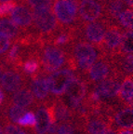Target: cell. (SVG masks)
<instances>
[{
	"mask_svg": "<svg viewBox=\"0 0 133 134\" xmlns=\"http://www.w3.org/2000/svg\"><path fill=\"white\" fill-rule=\"evenodd\" d=\"M117 134H133V130H117Z\"/></svg>",
	"mask_w": 133,
	"mask_h": 134,
	"instance_id": "836d02e7",
	"label": "cell"
},
{
	"mask_svg": "<svg viewBox=\"0 0 133 134\" xmlns=\"http://www.w3.org/2000/svg\"><path fill=\"white\" fill-rule=\"evenodd\" d=\"M119 54H133V31L125 30L121 40Z\"/></svg>",
	"mask_w": 133,
	"mask_h": 134,
	"instance_id": "d4e9b609",
	"label": "cell"
},
{
	"mask_svg": "<svg viewBox=\"0 0 133 134\" xmlns=\"http://www.w3.org/2000/svg\"><path fill=\"white\" fill-rule=\"evenodd\" d=\"M29 7L31 9H52L54 0H17Z\"/></svg>",
	"mask_w": 133,
	"mask_h": 134,
	"instance_id": "484cf974",
	"label": "cell"
},
{
	"mask_svg": "<svg viewBox=\"0 0 133 134\" xmlns=\"http://www.w3.org/2000/svg\"><path fill=\"white\" fill-rule=\"evenodd\" d=\"M117 23L124 30L133 31V8H126L119 16Z\"/></svg>",
	"mask_w": 133,
	"mask_h": 134,
	"instance_id": "4316f807",
	"label": "cell"
},
{
	"mask_svg": "<svg viewBox=\"0 0 133 134\" xmlns=\"http://www.w3.org/2000/svg\"><path fill=\"white\" fill-rule=\"evenodd\" d=\"M11 21L23 32L29 33L34 31L33 10L28 6L18 3L10 14Z\"/></svg>",
	"mask_w": 133,
	"mask_h": 134,
	"instance_id": "5bb4252c",
	"label": "cell"
},
{
	"mask_svg": "<svg viewBox=\"0 0 133 134\" xmlns=\"http://www.w3.org/2000/svg\"><path fill=\"white\" fill-rule=\"evenodd\" d=\"M29 78L25 76L21 71L14 66H5L0 77V85L9 96L21 88L28 87Z\"/></svg>",
	"mask_w": 133,
	"mask_h": 134,
	"instance_id": "52a82bcc",
	"label": "cell"
},
{
	"mask_svg": "<svg viewBox=\"0 0 133 134\" xmlns=\"http://www.w3.org/2000/svg\"><path fill=\"white\" fill-rule=\"evenodd\" d=\"M35 123H36V117L35 115L32 111H28L23 115L18 121V125L21 126L23 128H35Z\"/></svg>",
	"mask_w": 133,
	"mask_h": 134,
	"instance_id": "83f0119b",
	"label": "cell"
},
{
	"mask_svg": "<svg viewBox=\"0 0 133 134\" xmlns=\"http://www.w3.org/2000/svg\"><path fill=\"white\" fill-rule=\"evenodd\" d=\"M103 134H117V131L114 129H109L108 130H106Z\"/></svg>",
	"mask_w": 133,
	"mask_h": 134,
	"instance_id": "d590c367",
	"label": "cell"
},
{
	"mask_svg": "<svg viewBox=\"0 0 133 134\" xmlns=\"http://www.w3.org/2000/svg\"><path fill=\"white\" fill-rule=\"evenodd\" d=\"M18 5L17 1H8V2L0 3V19H4L5 17L10 16L12 10Z\"/></svg>",
	"mask_w": 133,
	"mask_h": 134,
	"instance_id": "f546056e",
	"label": "cell"
},
{
	"mask_svg": "<svg viewBox=\"0 0 133 134\" xmlns=\"http://www.w3.org/2000/svg\"><path fill=\"white\" fill-rule=\"evenodd\" d=\"M121 80L119 76L113 75L103 81L93 85L96 91L98 92L102 100L105 103H114L119 100V92L121 88Z\"/></svg>",
	"mask_w": 133,
	"mask_h": 134,
	"instance_id": "7c38bea8",
	"label": "cell"
},
{
	"mask_svg": "<svg viewBox=\"0 0 133 134\" xmlns=\"http://www.w3.org/2000/svg\"><path fill=\"white\" fill-rule=\"evenodd\" d=\"M75 126L80 129L84 134H103L106 130L112 129L110 120L102 115H90L79 125Z\"/></svg>",
	"mask_w": 133,
	"mask_h": 134,
	"instance_id": "9a60e30c",
	"label": "cell"
},
{
	"mask_svg": "<svg viewBox=\"0 0 133 134\" xmlns=\"http://www.w3.org/2000/svg\"><path fill=\"white\" fill-rule=\"evenodd\" d=\"M76 76L75 71L63 68L57 72L52 73L48 76V84L49 88V93L51 94V98L58 99L63 96L66 90L67 86L72 80Z\"/></svg>",
	"mask_w": 133,
	"mask_h": 134,
	"instance_id": "ba28073f",
	"label": "cell"
},
{
	"mask_svg": "<svg viewBox=\"0 0 133 134\" xmlns=\"http://www.w3.org/2000/svg\"><path fill=\"white\" fill-rule=\"evenodd\" d=\"M114 75L124 79L127 76L133 77V54H117L112 57Z\"/></svg>",
	"mask_w": 133,
	"mask_h": 134,
	"instance_id": "e0dca14e",
	"label": "cell"
},
{
	"mask_svg": "<svg viewBox=\"0 0 133 134\" xmlns=\"http://www.w3.org/2000/svg\"><path fill=\"white\" fill-rule=\"evenodd\" d=\"M8 1H17V0H0V3H5V2H8Z\"/></svg>",
	"mask_w": 133,
	"mask_h": 134,
	"instance_id": "f35d334b",
	"label": "cell"
},
{
	"mask_svg": "<svg viewBox=\"0 0 133 134\" xmlns=\"http://www.w3.org/2000/svg\"><path fill=\"white\" fill-rule=\"evenodd\" d=\"M8 102L14 105H18L23 108H33L35 109L37 103L34 97L33 93L28 87L18 90L8 97Z\"/></svg>",
	"mask_w": 133,
	"mask_h": 134,
	"instance_id": "d6986e66",
	"label": "cell"
},
{
	"mask_svg": "<svg viewBox=\"0 0 133 134\" xmlns=\"http://www.w3.org/2000/svg\"><path fill=\"white\" fill-rule=\"evenodd\" d=\"M12 45V41L0 34V57H4Z\"/></svg>",
	"mask_w": 133,
	"mask_h": 134,
	"instance_id": "4dcf8cb0",
	"label": "cell"
},
{
	"mask_svg": "<svg viewBox=\"0 0 133 134\" xmlns=\"http://www.w3.org/2000/svg\"><path fill=\"white\" fill-rule=\"evenodd\" d=\"M99 2H102V3H105V0H97Z\"/></svg>",
	"mask_w": 133,
	"mask_h": 134,
	"instance_id": "ab89813d",
	"label": "cell"
},
{
	"mask_svg": "<svg viewBox=\"0 0 133 134\" xmlns=\"http://www.w3.org/2000/svg\"><path fill=\"white\" fill-rule=\"evenodd\" d=\"M78 16L81 23H90L104 18V3L97 0H78Z\"/></svg>",
	"mask_w": 133,
	"mask_h": 134,
	"instance_id": "8fae6325",
	"label": "cell"
},
{
	"mask_svg": "<svg viewBox=\"0 0 133 134\" xmlns=\"http://www.w3.org/2000/svg\"><path fill=\"white\" fill-rule=\"evenodd\" d=\"M7 123V120L5 118V116L2 115V112L0 114V134H4V129H3V125L5 126V124Z\"/></svg>",
	"mask_w": 133,
	"mask_h": 134,
	"instance_id": "1f68e13d",
	"label": "cell"
},
{
	"mask_svg": "<svg viewBox=\"0 0 133 134\" xmlns=\"http://www.w3.org/2000/svg\"><path fill=\"white\" fill-rule=\"evenodd\" d=\"M127 6L129 7V8H133V0H123Z\"/></svg>",
	"mask_w": 133,
	"mask_h": 134,
	"instance_id": "e575fe53",
	"label": "cell"
},
{
	"mask_svg": "<svg viewBox=\"0 0 133 134\" xmlns=\"http://www.w3.org/2000/svg\"><path fill=\"white\" fill-rule=\"evenodd\" d=\"M112 129L119 130H133V109L123 105L114 110L110 116Z\"/></svg>",
	"mask_w": 133,
	"mask_h": 134,
	"instance_id": "2e32d148",
	"label": "cell"
},
{
	"mask_svg": "<svg viewBox=\"0 0 133 134\" xmlns=\"http://www.w3.org/2000/svg\"><path fill=\"white\" fill-rule=\"evenodd\" d=\"M113 75H114V71L112 59L100 53L98 60L81 77L85 79V81L88 84V86L91 87L95 84L100 83L111 77Z\"/></svg>",
	"mask_w": 133,
	"mask_h": 134,
	"instance_id": "8992f818",
	"label": "cell"
},
{
	"mask_svg": "<svg viewBox=\"0 0 133 134\" xmlns=\"http://www.w3.org/2000/svg\"><path fill=\"white\" fill-rule=\"evenodd\" d=\"M34 31L45 42L48 41L60 29L52 9H32Z\"/></svg>",
	"mask_w": 133,
	"mask_h": 134,
	"instance_id": "3957f363",
	"label": "cell"
},
{
	"mask_svg": "<svg viewBox=\"0 0 133 134\" xmlns=\"http://www.w3.org/2000/svg\"><path fill=\"white\" fill-rule=\"evenodd\" d=\"M70 55L64 48L53 46L50 43L44 42L40 50L41 72L49 75L60 70L63 66H68Z\"/></svg>",
	"mask_w": 133,
	"mask_h": 134,
	"instance_id": "7a4b0ae2",
	"label": "cell"
},
{
	"mask_svg": "<svg viewBox=\"0 0 133 134\" xmlns=\"http://www.w3.org/2000/svg\"><path fill=\"white\" fill-rule=\"evenodd\" d=\"M125 9L126 4L123 0H108L104 3V18L117 23L120 14Z\"/></svg>",
	"mask_w": 133,
	"mask_h": 134,
	"instance_id": "44dd1931",
	"label": "cell"
},
{
	"mask_svg": "<svg viewBox=\"0 0 133 134\" xmlns=\"http://www.w3.org/2000/svg\"><path fill=\"white\" fill-rule=\"evenodd\" d=\"M125 30L119 26L117 23H113L108 26L106 30L103 43L99 50L101 54L108 56L110 58L119 54L122 36Z\"/></svg>",
	"mask_w": 133,
	"mask_h": 134,
	"instance_id": "9c48e42d",
	"label": "cell"
},
{
	"mask_svg": "<svg viewBox=\"0 0 133 134\" xmlns=\"http://www.w3.org/2000/svg\"><path fill=\"white\" fill-rule=\"evenodd\" d=\"M48 75L40 72L36 76L29 78L28 88L33 93L37 104L46 103L52 100L49 96V88L48 84Z\"/></svg>",
	"mask_w": 133,
	"mask_h": 134,
	"instance_id": "4fadbf2b",
	"label": "cell"
},
{
	"mask_svg": "<svg viewBox=\"0 0 133 134\" xmlns=\"http://www.w3.org/2000/svg\"><path fill=\"white\" fill-rule=\"evenodd\" d=\"M66 51L73 59L75 74L79 76H83L100 56L98 48L81 38L77 39Z\"/></svg>",
	"mask_w": 133,
	"mask_h": 134,
	"instance_id": "6da1fadb",
	"label": "cell"
},
{
	"mask_svg": "<svg viewBox=\"0 0 133 134\" xmlns=\"http://www.w3.org/2000/svg\"><path fill=\"white\" fill-rule=\"evenodd\" d=\"M106 1H108V0H105V2H106Z\"/></svg>",
	"mask_w": 133,
	"mask_h": 134,
	"instance_id": "60d3db41",
	"label": "cell"
},
{
	"mask_svg": "<svg viewBox=\"0 0 133 134\" xmlns=\"http://www.w3.org/2000/svg\"><path fill=\"white\" fill-rule=\"evenodd\" d=\"M78 7V0H54L52 9L60 27L72 28L81 24Z\"/></svg>",
	"mask_w": 133,
	"mask_h": 134,
	"instance_id": "277c9868",
	"label": "cell"
},
{
	"mask_svg": "<svg viewBox=\"0 0 133 134\" xmlns=\"http://www.w3.org/2000/svg\"><path fill=\"white\" fill-rule=\"evenodd\" d=\"M7 102V98L5 96L4 92H3L2 88H0V108H2L4 106V104Z\"/></svg>",
	"mask_w": 133,
	"mask_h": 134,
	"instance_id": "d6a6232c",
	"label": "cell"
},
{
	"mask_svg": "<svg viewBox=\"0 0 133 134\" xmlns=\"http://www.w3.org/2000/svg\"><path fill=\"white\" fill-rule=\"evenodd\" d=\"M21 73L28 78L39 75L41 72V63L39 56H32L21 63L20 66Z\"/></svg>",
	"mask_w": 133,
	"mask_h": 134,
	"instance_id": "603a6c76",
	"label": "cell"
},
{
	"mask_svg": "<svg viewBox=\"0 0 133 134\" xmlns=\"http://www.w3.org/2000/svg\"><path fill=\"white\" fill-rule=\"evenodd\" d=\"M4 134H34L33 129H23L19 126L7 122L4 126Z\"/></svg>",
	"mask_w": 133,
	"mask_h": 134,
	"instance_id": "f1b7e54d",
	"label": "cell"
},
{
	"mask_svg": "<svg viewBox=\"0 0 133 134\" xmlns=\"http://www.w3.org/2000/svg\"><path fill=\"white\" fill-rule=\"evenodd\" d=\"M0 34L7 36L13 43L23 36V32L11 20L6 18L0 19Z\"/></svg>",
	"mask_w": 133,
	"mask_h": 134,
	"instance_id": "7402d4cb",
	"label": "cell"
},
{
	"mask_svg": "<svg viewBox=\"0 0 133 134\" xmlns=\"http://www.w3.org/2000/svg\"><path fill=\"white\" fill-rule=\"evenodd\" d=\"M126 106H129V107H130V108H132L133 109V97H132V99H131L130 100H129V103L126 104Z\"/></svg>",
	"mask_w": 133,
	"mask_h": 134,
	"instance_id": "74e56055",
	"label": "cell"
},
{
	"mask_svg": "<svg viewBox=\"0 0 133 134\" xmlns=\"http://www.w3.org/2000/svg\"><path fill=\"white\" fill-rule=\"evenodd\" d=\"M133 97V77L127 76L123 79L121 84L120 92H119V100L124 104H127Z\"/></svg>",
	"mask_w": 133,
	"mask_h": 134,
	"instance_id": "cb8c5ba5",
	"label": "cell"
},
{
	"mask_svg": "<svg viewBox=\"0 0 133 134\" xmlns=\"http://www.w3.org/2000/svg\"><path fill=\"white\" fill-rule=\"evenodd\" d=\"M114 21L103 18L100 21L90 23H81L80 26V38L87 41L94 47L101 49L105 36L106 30Z\"/></svg>",
	"mask_w": 133,
	"mask_h": 134,
	"instance_id": "5b68a950",
	"label": "cell"
},
{
	"mask_svg": "<svg viewBox=\"0 0 133 134\" xmlns=\"http://www.w3.org/2000/svg\"><path fill=\"white\" fill-rule=\"evenodd\" d=\"M53 108H54V115L57 123H73L75 119L73 111L65 104L62 98L53 99Z\"/></svg>",
	"mask_w": 133,
	"mask_h": 134,
	"instance_id": "ffe728a7",
	"label": "cell"
},
{
	"mask_svg": "<svg viewBox=\"0 0 133 134\" xmlns=\"http://www.w3.org/2000/svg\"><path fill=\"white\" fill-rule=\"evenodd\" d=\"M88 90H90L88 84L85 81L83 77L76 75L67 86L65 95L76 102H83L87 98Z\"/></svg>",
	"mask_w": 133,
	"mask_h": 134,
	"instance_id": "ac0fdd59",
	"label": "cell"
},
{
	"mask_svg": "<svg viewBox=\"0 0 133 134\" xmlns=\"http://www.w3.org/2000/svg\"><path fill=\"white\" fill-rule=\"evenodd\" d=\"M4 67H5V64L3 63V60H2V61H0V77H1V75H2V73H3Z\"/></svg>",
	"mask_w": 133,
	"mask_h": 134,
	"instance_id": "8d00e7d4",
	"label": "cell"
},
{
	"mask_svg": "<svg viewBox=\"0 0 133 134\" xmlns=\"http://www.w3.org/2000/svg\"><path fill=\"white\" fill-rule=\"evenodd\" d=\"M35 109L36 123L33 129L34 134H48L51 123L57 122L54 115L53 98L46 103L37 104Z\"/></svg>",
	"mask_w": 133,
	"mask_h": 134,
	"instance_id": "30bf717a",
	"label": "cell"
}]
</instances>
